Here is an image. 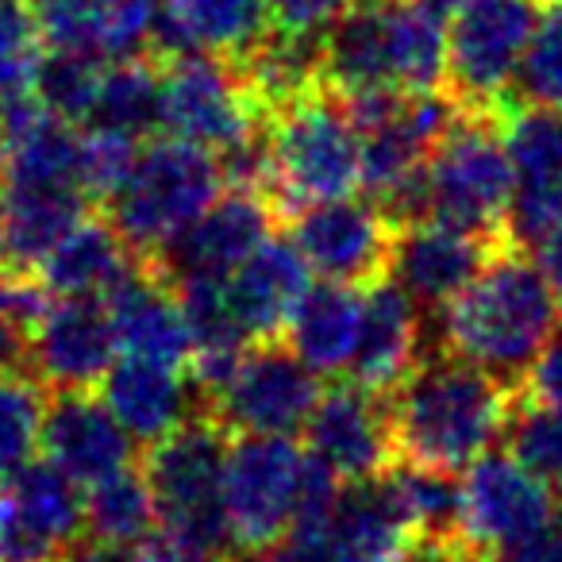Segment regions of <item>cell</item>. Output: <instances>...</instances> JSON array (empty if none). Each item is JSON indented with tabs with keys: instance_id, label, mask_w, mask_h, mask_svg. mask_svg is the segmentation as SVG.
<instances>
[{
	"instance_id": "cell-1",
	"label": "cell",
	"mask_w": 562,
	"mask_h": 562,
	"mask_svg": "<svg viewBox=\"0 0 562 562\" xmlns=\"http://www.w3.org/2000/svg\"><path fill=\"white\" fill-rule=\"evenodd\" d=\"M516 393V385L501 382L490 370L431 347L390 393L397 459L467 470L505 436Z\"/></svg>"
},
{
	"instance_id": "cell-2",
	"label": "cell",
	"mask_w": 562,
	"mask_h": 562,
	"mask_svg": "<svg viewBox=\"0 0 562 562\" xmlns=\"http://www.w3.org/2000/svg\"><path fill=\"white\" fill-rule=\"evenodd\" d=\"M562 321V297L539 273L528 250L497 247L474 273L467 290L439 313L436 347L497 374L520 390L531 359L554 324Z\"/></svg>"
},
{
	"instance_id": "cell-3",
	"label": "cell",
	"mask_w": 562,
	"mask_h": 562,
	"mask_svg": "<svg viewBox=\"0 0 562 562\" xmlns=\"http://www.w3.org/2000/svg\"><path fill=\"white\" fill-rule=\"evenodd\" d=\"M220 193L216 150L166 135L139 150L124 189L109 201V220L135 255L155 262Z\"/></svg>"
},
{
	"instance_id": "cell-4",
	"label": "cell",
	"mask_w": 562,
	"mask_h": 562,
	"mask_svg": "<svg viewBox=\"0 0 562 562\" xmlns=\"http://www.w3.org/2000/svg\"><path fill=\"white\" fill-rule=\"evenodd\" d=\"M516 173L497 116L462 112L451 120L424 166V212L459 232L508 243V204Z\"/></svg>"
},
{
	"instance_id": "cell-5",
	"label": "cell",
	"mask_w": 562,
	"mask_h": 562,
	"mask_svg": "<svg viewBox=\"0 0 562 562\" xmlns=\"http://www.w3.org/2000/svg\"><path fill=\"white\" fill-rule=\"evenodd\" d=\"M227 447H232V431L209 408H196L170 436L150 443V451L143 454V474L155 493L158 528L232 559L224 516Z\"/></svg>"
},
{
	"instance_id": "cell-6",
	"label": "cell",
	"mask_w": 562,
	"mask_h": 562,
	"mask_svg": "<svg viewBox=\"0 0 562 562\" xmlns=\"http://www.w3.org/2000/svg\"><path fill=\"white\" fill-rule=\"evenodd\" d=\"M262 124L278 170L281 216L362 189V135L344 97L328 86L262 116Z\"/></svg>"
},
{
	"instance_id": "cell-7",
	"label": "cell",
	"mask_w": 562,
	"mask_h": 562,
	"mask_svg": "<svg viewBox=\"0 0 562 562\" xmlns=\"http://www.w3.org/2000/svg\"><path fill=\"white\" fill-rule=\"evenodd\" d=\"M543 0H470L447 27V97L462 112L497 116L520 78Z\"/></svg>"
},
{
	"instance_id": "cell-8",
	"label": "cell",
	"mask_w": 562,
	"mask_h": 562,
	"mask_svg": "<svg viewBox=\"0 0 562 562\" xmlns=\"http://www.w3.org/2000/svg\"><path fill=\"white\" fill-rule=\"evenodd\" d=\"M308 451L290 436H239L224 462V516L232 551L258 554L297 524Z\"/></svg>"
},
{
	"instance_id": "cell-9",
	"label": "cell",
	"mask_w": 562,
	"mask_h": 562,
	"mask_svg": "<svg viewBox=\"0 0 562 562\" xmlns=\"http://www.w3.org/2000/svg\"><path fill=\"white\" fill-rule=\"evenodd\" d=\"M413 531L401 520L382 477L347 482L331 513L293 524L250 562H401Z\"/></svg>"
},
{
	"instance_id": "cell-10",
	"label": "cell",
	"mask_w": 562,
	"mask_h": 562,
	"mask_svg": "<svg viewBox=\"0 0 562 562\" xmlns=\"http://www.w3.org/2000/svg\"><path fill=\"white\" fill-rule=\"evenodd\" d=\"M162 127L220 155L262 127V109L235 58L186 50L162 66Z\"/></svg>"
},
{
	"instance_id": "cell-11",
	"label": "cell",
	"mask_w": 562,
	"mask_h": 562,
	"mask_svg": "<svg viewBox=\"0 0 562 562\" xmlns=\"http://www.w3.org/2000/svg\"><path fill=\"white\" fill-rule=\"evenodd\" d=\"M321 374L290 344H255L235 374L204 401L232 436H293L321 401Z\"/></svg>"
},
{
	"instance_id": "cell-12",
	"label": "cell",
	"mask_w": 562,
	"mask_h": 562,
	"mask_svg": "<svg viewBox=\"0 0 562 562\" xmlns=\"http://www.w3.org/2000/svg\"><path fill=\"white\" fill-rule=\"evenodd\" d=\"M290 243L305 255L308 270L324 281L370 290L390 278V250L397 224L374 201L331 196L285 212Z\"/></svg>"
},
{
	"instance_id": "cell-13",
	"label": "cell",
	"mask_w": 562,
	"mask_h": 562,
	"mask_svg": "<svg viewBox=\"0 0 562 562\" xmlns=\"http://www.w3.org/2000/svg\"><path fill=\"white\" fill-rule=\"evenodd\" d=\"M86 531V497L55 462L0 477V562H58Z\"/></svg>"
},
{
	"instance_id": "cell-14",
	"label": "cell",
	"mask_w": 562,
	"mask_h": 562,
	"mask_svg": "<svg viewBox=\"0 0 562 562\" xmlns=\"http://www.w3.org/2000/svg\"><path fill=\"white\" fill-rule=\"evenodd\" d=\"M305 431L308 451L344 482H374L397 462L390 393L367 390L355 378L321 393Z\"/></svg>"
},
{
	"instance_id": "cell-15",
	"label": "cell",
	"mask_w": 562,
	"mask_h": 562,
	"mask_svg": "<svg viewBox=\"0 0 562 562\" xmlns=\"http://www.w3.org/2000/svg\"><path fill=\"white\" fill-rule=\"evenodd\" d=\"M116 347V324L104 301L50 297L27 328V370L47 390H97Z\"/></svg>"
},
{
	"instance_id": "cell-16",
	"label": "cell",
	"mask_w": 562,
	"mask_h": 562,
	"mask_svg": "<svg viewBox=\"0 0 562 562\" xmlns=\"http://www.w3.org/2000/svg\"><path fill=\"white\" fill-rule=\"evenodd\" d=\"M462 539L474 551L493 554L497 547L531 536L554 516V493L513 454H482L462 477Z\"/></svg>"
},
{
	"instance_id": "cell-17",
	"label": "cell",
	"mask_w": 562,
	"mask_h": 562,
	"mask_svg": "<svg viewBox=\"0 0 562 562\" xmlns=\"http://www.w3.org/2000/svg\"><path fill=\"white\" fill-rule=\"evenodd\" d=\"M281 220L278 204L250 189H224L162 255L155 266L170 281L181 278H227L247 262Z\"/></svg>"
},
{
	"instance_id": "cell-18",
	"label": "cell",
	"mask_w": 562,
	"mask_h": 562,
	"mask_svg": "<svg viewBox=\"0 0 562 562\" xmlns=\"http://www.w3.org/2000/svg\"><path fill=\"white\" fill-rule=\"evenodd\" d=\"M497 247L505 243L459 232L439 220H416V224H401L393 235L390 278L424 313L439 316L474 281V273Z\"/></svg>"
},
{
	"instance_id": "cell-19",
	"label": "cell",
	"mask_w": 562,
	"mask_h": 562,
	"mask_svg": "<svg viewBox=\"0 0 562 562\" xmlns=\"http://www.w3.org/2000/svg\"><path fill=\"white\" fill-rule=\"evenodd\" d=\"M40 447L70 482L93 485L135 467V439L93 390H50Z\"/></svg>"
},
{
	"instance_id": "cell-20",
	"label": "cell",
	"mask_w": 562,
	"mask_h": 562,
	"mask_svg": "<svg viewBox=\"0 0 562 562\" xmlns=\"http://www.w3.org/2000/svg\"><path fill=\"white\" fill-rule=\"evenodd\" d=\"M35 12L47 50H78L101 63H124L155 55L162 0H55Z\"/></svg>"
},
{
	"instance_id": "cell-21",
	"label": "cell",
	"mask_w": 562,
	"mask_h": 562,
	"mask_svg": "<svg viewBox=\"0 0 562 562\" xmlns=\"http://www.w3.org/2000/svg\"><path fill=\"white\" fill-rule=\"evenodd\" d=\"M431 347H436V336L424 324V308L401 290L397 281L382 278L367 290L362 336L347 370L367 390L393 393Z\"/></svg>"
},
{
	"instance_id": "cell-22",
	"label": "cell",
	"mask_w": 562,
	"mask_h": 562,
	"mask_svg": "<svg viewBox=\"0 0 562 562\" xmlns=\"http://www.w3.org/2000/svg\"><path fill=\"white\" fill-rule=\"evenodd\" d=\"M104 305H109L116 339L127 355L186 370L193 339H189L178 290L155 262H147V258L135 262L127 278L104 297Z\"/></svg>"
},
{
	"instance_id": "cell-23",
	"label": "cell",
	"mask_w": 562,
	"mask_h": 562,
	"mask_svg": "<svg viewBox=\"0 0 562 562\" xmlns=\"http://www.w3.org/2000/svg\"><path fill=\"white\" fill-rule=\"evenodd\" d=\"M97 393L109 405V413L124 424L127 436L147 447L170 436L196 408H204L196 405L193 382H189L186 370L135 359V355H124L120 362H112L109 374L97 385Z\"/></svg>"
},
{
	"instance_id": "cell-24",
	"label": "cell",
	"mask_w": 562,
	"mask_h": 562,
	"mask_svg": "<svg viewBox=\"0 0 562 562\" xmlns=\"http://www.w3.org/2000/svg\"><path fill=\"white\" fill-rule=\"evenodd\" d=\"M313 270L290 239H266L247 262L227 273V297L255 344L278 339L297 313L301 297L313 290Z\"/></svg>"
},
{
	"instance_id": "cell-25",
	"label": "cell",
	"mask_w": 562,
	"mask_h": 562,
	"mask_svg": "<svg viewBox=\"0 0 562 562\" xmlns=\"http://www.w3.org/2000/svg\"><path fill=\"white\" fill-rule=\"evenodd\" d=\"M270 32L266 0H162V20L155 35V58H173L186 50H212L224 58H243Z\"/></svg>"
},
{
	"instance_id": "cell-26",
	"label": "cell",
	"mask_w": 562,
	"mask_h": 562,
	"mask_svg": "<svg viewBox=\"0 0 562 562\" xmlns=\"http://www.w3.org/2000/svg\"><path fill=\"white\" fill-rule=\"evenodd\" d=\"M135 262H143L124 235L112 227V220L81 216L63 239L50 247V255L35 266V278L50 297H97L104 301L120 281L127 278Z\"/></svg>"
},
{
	"instance_id": "cell-27",
	"label": "cell",
	"mask_w": 562,
	"mask_h": 562,
	"mask_svg": "<svg viewBox=\"0 0 562 562\" xmlns=\"http://www.w3.org/2000/svg\"><path fill=\"white\" fill-rule=\"evenodd\" d=\"M362 313H367V293L339 281H324L301 297L281 336L316 374H344L359 347Z\"/></svg>"
},
{
	"instance_id": "cell-28",
	"label": "cell",
	"mask_w": 562,
	"mask_h": 562,
	"mask_svg": "<svg viewBox=\"0 0 562 562\" xmlns=\"http://www.w3.org/2000/svg\"><path fill=\"white\" fill-rule=\"evenodd\" d=\"M89 196L81 189H32L0 186V235H4V266L35 273L58 239L86 216Z\"/></svg>"
},
{
	"instance_id": "cell-29",
	"label": "cell",
	"mask_w": 562,
	"mask_h": 562,
	"mask_svg": "<svg viewBox=\"0 0 562 562\" xmlns=\"http://www.w3.org/2000/svg\"><path fill=\"white\" fill-rule=\"evenodd\" d=\"M401 520L413 539H459L462 536V485L454 470L397 459L382 474Z\"/></svg>"
},
{
	"instance_id": "cell-30",
	"label": "cell",
	"mask_w": 562,
	"mask_h": 562,
	"mask_svg": "<svg viewBox=\"0 0 562 562\" xmlns=\"http://www.w3.org/2000/svg\"><path fill=\"white\" fill-rule=\"evenodd\" d=\"M97 127H112L132 139L162 127V70L150 58H124L112 63L101 78L93 104Z\"/></svg>"
},
{
	"instance_id": "cell-31",
	"label": "cell",
	"mask_w": 562,
	"mask_h": 562,
	"mask_svg": "<svg viewBox=\"0 0 562 562\" xmlns=\"http://www.w3.org/2000/svg\"><path fill=\"white\" fill-rule=\"evenodd\" d=\"M155 493L143 474V462L101 477L86 493V531L109 543L135 547L155 531Z\"/></svg>"
},
{
	"instance_id": "cell-32",
	"label": "cell",
	"mask_w": 562,
	"mask_h": 562,
	"mask_svg": "<svg viewBox=\"0 0 562 562\" xmlns=\"http://www.w3.org/2000/svg\"><path fill=\"white\" fill-rule=\"evenodd\" d=\"M50 390L32 374L0 378V477H9L24 462H32L40 447L43 413H47Z\"/></svg>"
},
{
	"instance_id": "cell-33",
	"label": "cell",
	"mask_w": 562,
	"mask_h": 562,
	"mask_svg": "<svg viewBox=\"0 0 562 562\" xmlns=\"http://www.w3.org/2000/svg\"><path fill=\"white\" fill-rule=\"evenodd\" d=\"M104 66L93 55H78V50H47L35 74V97L47 112L70 120H89L97 104V89H101Z\"/></svg>"
},
{
	"instance_id": "cell-34",
	"label": "cell",
	"mask_w": 562,
	"mask_h": 562,
	"mask_svg": "<svg viewBox=\"0 0 562 562\" xmlns=\"http://www.w3.org/2000/svg\"><path fill=\"white\" fill-rule=\"evenodd\" d=\"M505 443L520 467L559 490L562 485V413L536 405L528 397H516L513 416L505 424Z\"/></svg>"
},
{
	"instance_id": "cell-35",
	"label": "cell",
	"mask_w": 562,
	"mask_h": 562,
	"mask_svg": "<svg viewBox=\"0 0 562 562\" xmlns=\"http://www.w3.org/2000/svg\"><path fill=\"white\" fill-rule=\"evenodd\" d=\"M47 55L40 12L27 0H0V101L32 93L40 63Z\"/></svg>"
},
{
	"instance_id": "cell-36",
	"label": "cell",
	"mask_w": 562,
	"mask_h": 562,
	"mask_svg": "<svg viewBox=\"0 0 562 562\" xmlns=\"http://www.w3.org/2000/svg\"><path fill=\"white\" fill-rule=\"evenodd\" d=\"M516 93L524 104L562 109V0H554L539 16L520 78H516Z\"/></svg>"
},
{
	"instance_id": "cell-37",
	"label": "cell",
	"mask_w": 562,
	"mask_h": 562,
	"mask_svg": "<svg viewBox=\"0 0 562 562\" xmlns=\"http://www.w3.org/2000/svg\"><path fill=\"white\" fill-rule=\"evenodd\" d=\"M135 158H139V147L132 135L93 124V132L81 135V189H86V196L109 204L124 189Z\"/></svg>"
},
{
	"instance_id": "cell-38",
	"label": "cell",
	"mask_w": 562,
	"mask_h": 562,
	"mask_svg": "<svg viewBox=\"0 0 562 562\" xmlns=\"http://www.w3.org/2000/svg\"><path fill=\"white\" fill-rule=\"evenodd\" d=\"M266 4H270L273 32L297 35V40H324L328 27L355 0H266Z\"/></svg>"
},
{
	"instance_id": "cell-39",
	"label": "cell",
	"mask_w": 562,
	"mask_h": 562,
	"mask_svg": "<svg viewBox=\"0 0 562 562\" xmlns=\"http://www.w3.org/2000/svg\"><path fill=\"white\" fill-rule=\"evenodd\" d=\"M520 397L562 413V321L554 324L547 344L539 347V355L531 359L528 374H524V382H520Z\"/></svg>"
},
{
	"instance_id": "cell-40",
	"label": "cell",
	"mask_w": 562,
	"mask_h": 562,
	"mask_svg": "<svg viewBox=\"0 0 562 562\" xmlns=\"http://www.w3.org/2000/svg\"><path fill=\"white\" fill-rule=\"evenodd\" d=\"M485 562H562V520L551 516V520L531 531V536L485 554Z\"/></svg>"
},
{
	"instance_id": "cell-41",
	"label": "cell",
	"mask_w": 562,
	"mask_h": 562,
	"mask_svg": "<svg viewBox=\"0 0 562 562\" xmlns=\"http://www.w3.org/2000/svg\"><path fill=\"white\" fill-rule=\"evenodd\" d=\"M401 562H485L482 551L467 543V539H413Z\"/></svg>"
},
{
	"instance_id": "cell-42",
	"label": "cell",
	"mask_w": 562,
	"mask_h": 562,
	"mask_svg": "<svg viewBox=\"0 0 562 562\" xmlns=\"http://www.w3.org/2000/svg\"><path fill=\"white\" fill-rule=\"evenodd\" d=\"M58 562H135V547L124 543H109V539H97L89 531H81L63 554Z\"/></svg>"
},
{
	"instance_id": "cell-43",
	"label": "cell",
	"mask_w": 562,
	"mask_h": 562,
	"mask_svg": "<svg viewBox=\"0 0 562 562\" xmlns=\"http://www.w3.org/2000/svg\"><path fill=\"white\" fill-rule=\"evenodd\" d=\"M27 370V328L0 313V378Z\"/></svg>"
},
{
	"instance_id": "cell-44",
	"label": "cell",
	"mask_w": 562,
	"mask_h": 562,
	"mask_svg": "<svg viewBox=\"0 0 562 562\" xmlns=\"http://www.w3.org/2000/svg\"><path fill=\"white\" fill-rule=\"evenodd\" d=\"M528 255L539 266V273L554 285V293L562 297V224H554L547 235H539L528 247Z\"/></svg>"
},
{
	"instance_id": "cell-45",
	"label": "cell",
	"mask_w": 562,
	"mask_h": 562,
	"mask_svg": "<svg viewBox=\"0 0 562 562\" xmlns=\"http://www.w3.org/2000/svg\"><path fill=\"white\" fill-rule=\"evenodd\" d=\"M413 4H420V9L436 12V16H447V12H459L462 4H470V0H413Z\"/></svg>"
},
{
	"instance_id": "cell-46",
	"label": "cell",
	"mask_w": 562,
	"mask_h": 562,
	"mask_svg": "<svg viewBox=\"0 0 562 562\" xmlns=\"http://www.w3.org/2000/svg\"><path fill=\"white\" fill-rule=\"evenodd\" d=\"M27 4H32V9H43V4H55V0H27Z\"/></svg>"
},
{
	"instance_id": "cell-47",
	"label": "cell",
	"mask_w": 562,
	"mask_h": 562,
	"mask_svg": "<svg viewBox=\"0 0 562 562\" xmlns=\"http://www.w3.org/2000/svg\"><path fill=\"white\" fill-rule=\"evenodd\" d=\"M0 266H4V235H0Z\"/></svg>"
}]
</instances>
